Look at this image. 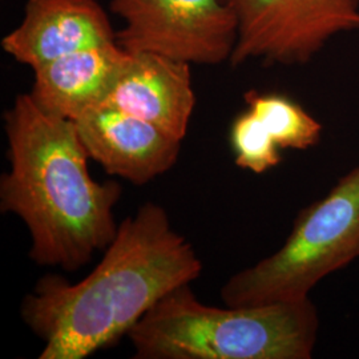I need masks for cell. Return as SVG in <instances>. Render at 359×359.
<instances>
[{
  "instance_id": "cell-1",
  "label": "cell",
  "mask_w": 359,
  "mask_h": 359,
  "mask_svg": "<svg viewBox=\"0 0 359 359\" xmlns=\"http://www.w3.org/2000/svg\"><path fill=\"white\" fill-rule=\"evenodd\" d=\"M103 253L81 281L47 274L25 297L23 322L44 344L39 359H84L114 345L160 299L203 271L193 245L154 203L118 224Z\"/></svg>"
},
{
  "instance_id": "cell-2",
  "label": "cell",
  "mask_w": 359,
  "mask_h": 359,
  "mask_svg": "<svg viewBox=\"0 0 359 359\" xmlns=\"http://www.w3.org/2000/svg\"><path fill=\"white\" fill-rule=\"evenodd\" d=\"M8 172L0 177V210L20 218L31 259L68 271L83 268L115 238L117 182H99L75 123L44 112L29 93L4 114Z\"/></svg>"
},
{
  "instance_id": "cell-3",
  "label": "cell",
  "mask_w": 359,
  "mask_h": 359,
  "mask_svg": "<svg viewBox=\"0 0 359 359\" xmlns=\"http://www.w3.org/2000/svg\"><path fill=\"white\" fill-rule=\"evenodd\" d=\"M320 317L310 298L216 308L184 285L129 332L137 359H309Z\"/></svg>"
},
{
  "instance_id": "cell-4",
  "label": "cell",
  "mask_w": 359,
  "mask_h": 359,
  "mask_svg": "<svg viewBox=\"0 0 359 359\" xmlns=\"http://www.w3.org/2000/svg\"><path fill=\"white\" fill-rule=\"evenodd\" d=\"M359 258V167L304 208L285 244L231 277L221 289L226 306H257L309 298L325 277Z\"/></svg>"
},
{
  "instance_id": "cell-5",
  "label": "cell",
  "mask_w": 359,
  "mask_h": 359,
  "mask_svg": "<svg viewBox=\"0 0 359 359\" xmlns=\"http://www.w3.org/2000/svg\"><path fill=\"white\" fill-rule=\"evenodd\" d=\"M238 38L229 65H304L334 38L359 32V0H225Z\"/></svg>"
},
{
  "instance_id": "cell-6",
  "label": "cell",
  "mask_w": 359,
  "mask_h": 359,
  "mask_svg": "<svg viewBox=\"0 0 359 359\" xmlns=\"http://www.w3.org/2000/svg\"><path fill=\"white\" fill-rule=\"evenodd\" d=\"M109 10L124 22L116 41L129 53L218 65L237 44V16L225 0H111Z\"/></svg>"
},
{
  "instance_id": "cell-7",
  "label": "cell",
  "mask_w": 359,
  "mask_h": 359,
  "mask_svg": "<svg viewBox=\"0 0 359 359\" xmlns=\"http://www.w3.org/2000/svg\"><path fill=\"white\" fill-rule=\"evenodd\" d=\"M74 123L90 158L135 185L167 173L179 160L181 140L114 107L90 108Z\"/></svg>"
},
{
  "instance_id": "cell-8",
  "label": "cell",
  "mask_w": 359,
  "mask_h": 359,
  "mask_svg": "<svg viewBox=\"0 0 359 359\" xmlns=\"http://www.w3.org/2000/svg\"><path fill=\"white\" fill-rule=\"evenodd\" d=\"M116 41V31L97 0H27L20 25L1 48L32 71L65 55Z\"/></svg>"
},
{
  "instance_id": "cell-9",
  "label": "cell",
  "mask_w": 359,
  "mask_h": 359,
  "mask_svg": "<svg viewBox=\"0 0 359 359\" xmlns=\"http://www.w3.org/2000/svg\"><path fill=\"white\" fill-rule=\"evenodd\" d=\"M100 105L139 117L182 142L196 107L191 65L154 52L130 53Z\"/></svg>"
},
{
  "instance_id": "cell-10",
  "label": "cell",
  "mask_w": 359,
  "mask_h": 359,
  "mask_svg": "<svg viewBox=\"0 0 359 359\" xmlns=\"http://www.w3.org/2000/svg\"><path fill=\"white\" fill-rule=\"evenodd\" d=\"M129 56L117 43L65 55L34 69L29 95L44 112L74 121L104 103Z\"/></svg>"
},
{
  "instance_id": "cell-11",
  "label": "cell",
  "mask_w": 359,
  "mask_h": 359,
  "mask_svg": "<svg viewBox=\"0 0 359 359\" xmlns=\"http://www.w3.org/2000/svg\"><path fill=\"white\" fill-rule=\"evenodd\" d=\"M244 99L281 149L306 151L321 142V123L289 96L250 90Z\"/></svg>"
},
{
  "instance_id": "cell-12",
  "label": "cell",
  "mask_w": 359,
  "mask_h": 359,
  "mask_svg": "<svg viewBox=\"0 0 359 359\" xmlns=\"http://www.w3.org/2000/svg\"><path fill=\"white\" fill-rule=\"evenodd\" d=\"M229 140L236 165L252 173L262 175L283 160L281 148L250 109L233 120Z\"/></svg>"
}]
</instances>
